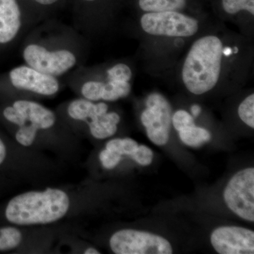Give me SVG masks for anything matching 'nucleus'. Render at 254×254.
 Masks as SVG:
<instances>
[{
    "instance_id": "f257e3e1",
    "label": "nucleus",
    "mask_w": 254,
    "mask_h": 254,
    "mask_svg": "<svg viewBox=\"0 0 254 254\" xmlns=\"http://www.w3.org/2000/svg\"><path fill=\"white\" fill-rule=\"evenodd\" d=\"M223 46L218 37L204 36L197 40L187 55L182 79L188 91L201 95L213 89L221 71Z\"/></svg>"
},
{
    "instance_id": "f03ea898",
    "label": "nucleus",
    "mask_w": 254,
    "mask_h": 254,
    "mask_svg": "<svg viewBox=\"0 0 254 254\" xmlns=\"http://www.w3.org/2000/svg\"><path fill=\"white\" fill-rule=\"evenodd\" d=\"M69 198L63 190L47 189L30 191L12 198L5 211L9 222L19 225L48 224L58 221L67 213Z\"/></svg>"
},
{
    "instance_id": "7ed1b4c3",
    "label": "nucleus",
    "mask_w": 254,
    "mask_h": 254,
    "mask_svg": "<svg viewBox=\"0 0 254 254\" xmlns=\"http://www.w3.org/2000/svg\"><path fill=\"white\" fill-rule=\"evenodd\" d=\"M3 115L6 120L20 127L16 139L24 146L33 143L38 130L51 128L56 121L53 111L30 100H17L12 106L5 108Z\"/></svg>"
},
{
    "instance_id": "20e7f679",
    "label": "nucleus",
    "mask_w": 254,
    "mask_h": 254,
    "mask_svg": "<svg viewBox=\"0 0 254 254\" xmlns=\"http://www.w3.org/2000/svg\"><path fill=\"white\" fill-rule=\"evenodd\" d=\"M108 105L104 103L95 104L91 100L77 99L68 105V114L73 120L88 124L95 138L103 139L116 133L120 121L118 113H108Z\"/></svg>"
},
{
    "instance_id": "39448f33",
    "label": "nucleus",
    "mask_w": 254,
    "mask_h": 254,
    "mask_svg": "<svg viewBox=\"0 0 254 254\" xmlns=\"http://www.w3.org/2000/svg\"><path fill=\"white\" fill-rule=\"evenodd\" d=\"M110 245L116 254H171L173 248L166 239L134 230H123L114 234Z\"/></svg>"
},
{
    "instance_id": "423d86ee",
    "label": "nucleus",
    "mask_w": 254,
    "mask_h": 254,
    "mask_svg": "<svg viewBox=\"0 0 254 254\" xmlns=\"http://www.w3.org/2000/svg\"><path fill=\"white\" fill-rule=\"evenodd\" d=\"M141 25L145 33L154 36L190 37L198 30L195 18L175 11L147 13L142 16Z\"/></svg>"
},
{
    "instance_id": "0eeeda50",
    "label": "nucleus",
    "mask_w": 254,
    "mask_h": 254,
    "mask_svg": "<svg viewBox=\"0 0 254 254\" xmlns=\"http://www.w3.org/2000/svg\"><path fill=\"white\" fill-rule=\"evenodd\" d=\"M228 208L240 218L254 222V168L235 174L224 191Z\"/></svg>"
},
{
    "instance_id": "6e6552de",
    "label": "nucleus",
    "mask_w": 254,
    "mask_h": 254,
    "mask_svg": "<svg viewBox=\"0 0 254 254\" xmlns=\"http://www.w3.org/2000/svg\"><path fill=\"white\" fill-rule=\"evenodd\" d=\"M146 109L141 120L150 141L158 145L168 143L172 123L171 105L159 93H152L147 98Z\"/></svg>"
},
{
    "instance_id": "1a4fd4ad",
    "label": "nucleus",
    "mask_w": 254,
    "mask_h": 254,
    "mask_svg": "<svg viewBox=\"0 0 254 254\" xmlns=\"http://www.w3.org/2000/svg\"><path fill=\"white\" fill-rule=\"evenodd\" d=\"M23 58L28 66L50 76H61L76 64V58L67 50L54 51L39 45H28L23 53Z\"/></svg>"
},
{
    "instance_id": "9d476101",
    "label": "nucleus",
    "mask_w": 254,
    "mask_h": 254,
    "mask_svg": "<svg viewBox=\"0 0 254 254\" xmlns=\"http://www.w3.org/2000/svg\"><path fill=\"white\" fill-rule=\"evenodd\" d=\"M210 242L218 254H254V232L243 227H218L211 234Z\"/></svg>"
},
{
    "instance_id": "9b49d317",
    "label": "nucleus",
    "mask_w": 254,
    "mask_h": 254,
    "mask_svg": "<svg viewBox=\"0 0 254 254\" xmlns=\"http://www.w3.org/2000/svg\"><path fill=\"white\" fill-rule=\"evenodd\" d=\"M9 78L15 88L39 95H53L59 91V81L55 76L41 72L28 65L13 68Z\"/></svg>"
},
{
    "instance_id": "f8f14e48",
    "label": "nucleus",
    "mask_w": 254,
    "mask_h": 254,
    "mask_svg": "<svg viewBox=\"0 0 254 254\" xmlns=\"http://www.w3.org/2000/svg\"><path fill=\"white\" fill-rule=\"evenodd\" d=\"M21 26V11L16 0H0V44L14 40Z\"/></svg>"
},
{
    "instance_id": "ddd939ff",
    "label": "nucleus",
    "mask_w": 254,
    "mask_h": 254,
    "mask_svg": "<svg viewBox=\"0 0 254 254\" xmlns=\"http://www.w3.org/2000/svg\"><path fill=\"white\" fill-rule=\"evenodd\" d=\"M180 139L185 144L191 147H198L211 139V134L208 130L193 125L179 131Z\"/></svg>"
},
{
    "instance_id": "4468645a",
    "label": "nucleus",
    "mask_w": 254,
    "mask_h": 254,
    "mask_svg": "<svg viewBox=\"0 0 254 254\" xmlns=\"http://www.w3.org/2000/svg\"><path fill=\"white\" fill-rule=\"evenodd\" d=\"M131 89V85L128 82L108 79L107 83L103 82L101 100L115 101L127 96L129 94Z\"/></svg>"
},
{
    "instance_id": "2eb2a0df",
    "label": "nucleus",
    "mask_w": 254,
    "mask_h": 254,
    "mask_svg": "<svg viewBox=\"0 0 254 254\" xmlns=\"http://www.w3.org/2000/svg\"><path fill=\"white\" fill-rule=\"evenodd\" d=\"M142 10L148 12L176 11L185 7L186 0H139Z\"/></svg>"
},
{
    "instance_id": "dca6fc26",
    "label": "nucleus",
    "mask_w": 254,
    "mask_h": 254,
    "mask_svg": "<svg viewBox=\"0 0 254 254\" xmlns=\"http://www.w3.org/2000/svg\"><path fill=\"white\" fill-rule=\"evenodd\" d=\"M22 235L15 227L0 229V251H8L16 248L21 243Z\"/></svg>"
},
{
    "instance_id": "f3484780",
    "label": "nucleus",
    "mask_w": 254,
    "mask_h": 254,
    "mask_svg": "<svg viewBox=\"0 0 254 254\" xmlns=\"http://www.w3.org/2000/svg\"><path fill=\"white\" fill-rule=\"evenodd\" d=\"M138 146V143L131 138H116L107 143L106 149L112 150L121 156L123 155L131 156Z\"/></svg>"
},
{
    "instance_id": "a211bd4d",
    "label": "nucleus",
    "mask_w": 254,
    "mask_h": 254,
    "mask_svg": "<svg viewBox=\"0 0 254 254\" xmlns=\"http://www.w3.org/2000/svg\"><path fill=\"white\" fill-rule=\"evenodd\" d=\"M222 6L228 14H235L245 10L254 14V0H222Z\"/></svg>"
},
{
    "instance_id": "6ab92c4d",
    "label": "nucleus",
    "mask_w": 254,
    "mask_h": 254,
    "mask_svg": "<svg viewBox=\"0 0 254 254\" xmlns=\"http://www.w3.org/2000/svg\"><path fill=\"white\" fill-rule=\"evenodd\" d=\"M238 114L246 125L254 128V94L249 95L242 101L239 106Z\"/></svg>"
},
{
    "instance_id": "aec40b11",
    "label": "nucleus",
    "mask_w": 254,
    "mask_h": 254,
    "mask_svg": "<svg viewBox=\"0 0 254 254\" xmlns=\"http://www.w3.org/2000/svg\"><path fill=\"white\" fill-rule=\"evenodd\" d=\"M103 82L87 81L81 88V93L86 99L91 101L101 100L103 93Z\"/></svg>"
},
{
    "instance_id": "412c9836",
    "label": "nucleus",
    "mask_w": 254,
    "mask_h": 254,
    "mask_svg": "<svg viewBox=\"0 0 254 254\" xmlns=\"http://www.w3.org/2000/svg\"><path fill=\"white\" fill-rule=\"evenodd\" d=\"M108 79L115 81H127L131 78L132 72L129 66L125 64L120 63L115 65L107 71Z\"/></svg>"
},
{
    "instance_id": "4be33fe9",
    "label": "nucleus",
    "mask_w": 254,
    "mask_h": 254,
    "mask_svg": "<svg viewBox=\"0 0 254 254\" xmlns=\"http://www.w3.org/2000/svg\"><path fill=\"white\" fill-rule=\"evenodd\" d=\"M172 123L177 131L195 125L193 117L185 110H178L174 114L172 117Z\"/></svg>"
},
{
    "instance_id": "5701e85b",
    "label": "nucleus",
    "mask_w": 254,
    "mask_h": 254,
    "mask_svg": "<svg viewBox=\"0 0 254 254\" xmlns=\"http://www.w3.org/2000/svg\"><path fill=\"white\" fill-rule=\"evenodd\" d=\"M131 157L139 165L147 166L151 164L153 153L149 148L145 145H141L137 147L136 150L133 152Z\"/></svg>"
},
{
    "instance_id": "b1692460",
    "label": "nucleus",
    "mask_w": 254,
    "mask_h": 254,
    "mask_svg": "<svg viewBox=\"0 0 254 254\" xmlns=\"http://www.w3.org/2000/svg\"><path fill=\"white\" fill-rule=\"evenodd\" d=\"M121 155L112 151V150L106 149L102 150L100 152L99 158L102 165L105 168L111 170L115 168L121 160Z\"/></svg>"
},
{
    "instance_id": "393cba45",
    "label": "nucleus",
    "mask_w": 254,
    "mask_h": 254,
    "mask_svg": "<svg viewBox=\"0 0 254 254\" xmlns=\"http://www.w3.org/2000/svg\"><path fill=\"white\" fill-rule=\"evenodd\" d=\"M6 154V147H5L1 140L0 139V165L4 161Z\"/></svg>"
},
{
    "instance_id": "a878e982",
    "label": "nucleus",
    "mask_w": 254,
    "mask_h": 254,
    "mask_svg": "<svg viewBox=\"0 0 254 254\" xmlns=\"http://www.w3.org/2000/svg\"><path fill=\"white\" fill-rule=\"evenodd\" d=\"M190 112H191L192 115L194 118H197L201 113V108L198 105H192L191 108H190Z\"/></svg>"
},
{
    "instance_id": "bb28decb",
    "label": "nucleus",
    "mask_w": 254,
    "mask_h": 254,
    "mask_svg": "<svg viewBox=\"0 0 254 254\" xmlns=\"http://www.w3.org/2000/svg\"><path fill=\"white\" fill-rule=\"evenodd\" d=\"M36 2L43 5H50L57 2L58 0H34Z\"/></svg>"
},
{
    "instance_id": "cd10ccee",
    "label": "nucleus",
    "mask_w": 254,
    "mask_h": 254,
    "mask_svg": "<svg viewBox=\"0 0 254 254\" xmlns=\"http://www.w3.org/2000/svg\"><path fill=\"white\" fill-rule=\"evenodd\" d=\"M85 254H100V252L98 250L93 248H88V250L85 251Z\"/></svg>"
},
{
    "instance_id": "c85d7f7f",
    "label": "nucleus",
    "mask_w": 254,
    "mask_h": 254,
    "mask_svg": "<svg viewBox=\"0 0 254 254\" xmlns=\"http://www.w3.org/2000/svg\"><path fill=\"white\" fill-rule=\"evenodd\" d=\"M85 1H94V0H85Z\"/></svg>"
}]
</instances>
